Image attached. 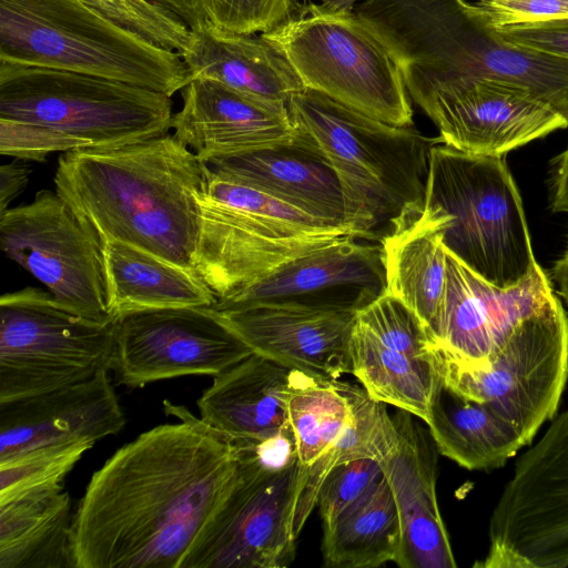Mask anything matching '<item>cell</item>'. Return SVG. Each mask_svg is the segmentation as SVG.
I'll list each match as a JSON object with an SVG mask.
<instances>
[{
	"label": "cell",
	"instance_id": "6da1fadb",
	"mask_svg": "<svg viewBox=\"0 0 568 568\" xmlns=\"http://www.w3.org/2000/svg\"><path fill=\"white\" fill-rule=\"evenodd\" d=\"M118 449L73 513L74 568H182L237 477L233 445L189 409Z\"/></svg>",
	"mask_w": 568,
	"mask_h": 568
},
{
	"label": "cell",
	"instance_id": "7a4b0ae2",
	"mask_svg": "<svg viewBox=\"0 0 568 568\" xmlns=\"http://www.w3.org/2000/svg\"><path fill=\"white\" fill-rule=\"evenodd\" d=\"M206 164L173 134L63 152L57 193L101 241L135 245L194 268Z\"/></svg>",
	"mask_w": 568,
	"mask_h": 568
},
{
	"label": "cell",
	"instance_id": "3957f363",
	"mask_svg": "<svg viewBox=\"0 0 568 568\" xmlns=\"http://www.w3.org/2000/svg\"><path fill=\"white\" fill-rule=\"evenodd\" d=\"M354 11L396 61L409 97L488 78L528 87L568 113V60L507 42L466 0H362Z\"/></svg>",
	"mask_w": 568,
	"mask_h": 568
},
{
	"label": "cell",
	"instance_id": "277c9868",
	"mask_svg": "<svg viewBox=\"0 0 568 568\" xmlns=\"http://www.w3.org/2000/svg\"><path fill=\"white\" fill-rule=\"evenodd\" d=\"M296 129L307 134L341 185L344 225L357 239L422 201L432 149L443 143L413 126L393 125L304 89L287 102Z\"/></svg>",
	"mask_w": 568,
	"mask_h": 568
},
{
	"label": "cell",
	"instance_id": "5b68a950",
	"mask_svg": "<svg viewBox=\"0 0 568 568\" xmlns=\"http://www.w3.org/2000/svg\"><path fill=\"white\" fill-rule=\"evenodd\" d=\"M0 61L91 74L169 97L192 80L178 52L81 0H0Z\"/></svg>",
	"mask_w": 568,
	"mask_h": 568
},
{
	"label": "cell",
	"instance_id": "8992f818",
	"mask_svg": "<svg viewBox=\"0 0 568 568\" xmlns=\"http://www.w3.org/2000/svg\"><path fill=\"white\" fill-rule=\"evenodd\" d=\"M194 268L217 300L352 233L273 195L213 173L199 192ZM353 236V235H352Z\"/></svg>",
	"mask_w": 568,
	"mask_h": 568
},
{
	"label": "cell",
	"instance_id": "52a82bcc",
	"mask_svg": "<svg viewBox=\"0 0 568 568\" xmlns=\"http://www.w3.org/2000/svg\"><path fill=\"white\" fill-rule=\"evenodd\" d=\"M424 200L448 216L446 251L488 283L513 287L537 267L521 196L504 156L436 144Z\"/></svg>",
	"mask_w": 568,
	"mask_h": 568
},
{
	"label": "cell",
	"instance_id": "ba28073f",
	"mask_svg": "<svg viewBox=\"0 0 568 568\" xmlns=\"http://www.w3.org/2000/svg\"><path fill=\"white\" fill-rule=\"evenodd\" d=\"M0 118L37 123L110 149L162 136L171 97L122 81L0 61Z\"/></svg>",
	"mask_w": 568,
	"mask_h": 568
},
{
	"label": "cell",
	"instance_id": "9c48e42d",
	"mask_svg": "<svg viewBox=\"0 0 568 568\" xmlns=\"http://www.w3.org/2000/svg\"><path fill=\"white\" fill-rule=\"evenodd\" d=\"M262 36L283 52L305 89L383 122L413 126L399 67L354 10L329 12L310 2Z\"/></svg>",
	"mask_w": 568,
	"mask_h": 568
},
{
	"label": "cell",
	"instance_id": "30bf717a",
	"mask_svg": "<svg viewBox=\"0 0 568 568\" xmlns=\"http://www.w3.org/2000/svg\"><path fill=\"white\" fill-rule=\"evenodd\" d=\"M432 353L447 388L484 404L528 445L555 417L568 379V315L555 292L515 326L483 368L435 343Z\"/></svg>",
	"mask_w": 568,
	"mask_h": 568
},
{
	"label": "cell",
	"instance_id": "8fae6325",
	"mask_svg": "<svg viewBox=\"0 0 568 568\" xmlns=\"http://www.w3.org/2000/svg\"><path fill=\"white\" fill-rule=\"evenodd\" d=\"M115 321L85 318L49 291L0 298V403L55 390L110 371Z\"/></svg>",
	"mask_w": 568,
	"mask_h": 568
},
{
	"label": "cell",
	"instance_id": "7c38bea8",
	"mask_svg": "<svg viewBox=\"0 0 568 568\" xmlns=\"http://www.w3.org/2000/svg\"><path fill=\"white\" fill-rule=\"evenodd\" d=\"M488 532L476 567H568V410L517 459Z\"/></svg>",
	"mask_w": 568,
	"mask_h": 568
},
{
	"label": "cell",
	"instance_id": "4fadbf2b",
	"mask_svg": "<svg viewBox=\"0 0 568 568\" xmlns=\"http://www.w3.org/2000/svg\"><path fill=\"white\" fill-rule=\"evenodd\" d=\"M0 247L64 306L91 321H115L102 241L57 193L41 190L0 214Z\"/></svg>",
	"mask_w": 568,
	"mask_h": 568
},
{
	"label": "cell",
	"instance_id": "5bb4252c",
	"mask_svg": "<svg viewBox=\"0 0 568 568\" xmlns=\"http://www.w3.org/2000/svg\"><path fill=\"white\" fill-rule=\"evenodd\" d=\"M237 458V457H236ZM308 468L267 471L237 459V477L182 568H284L296 554L294 518Z\"/></svg>",
	"mask_w": 568,
	"mask_h": 568
},
{
	"label": "cell",
	"instance_id": "9a60e30c",
	"mask_svg": "<svg viewBox=\"0 0 568 568\" xmlns=\"http://www.w3.org/2000/svg\"><path fill=\"white\" fill-rule=\"evenodd\" d=\"M459 151L504 156L509 151L568 128V113L539 92L497 79L462 77L410 97Z\"/></svg>",
	"mask_w": 568,
	"mask_h": 568
},
{
	"label": "cell",
	"instance_id": "2e32d148",
	"mask_svg": "<svg viewBox=\"0 0 568 568\" xmlns=\"http://www.w3.org/2000/svg\"><path fill=\"white\" fill-rule=\"evenodd\" d=\"M252 353L209 307L151 310L116 318L110 369L136 388L187 375L216 377Z\"/></svg>",
	"mask_w": 568,
	"mask_h": 568
},
{
	"label": "cell",
	"instance_id": "e0dca14e",
	"mask_svg": "<svg viewBox=\"0 0 568 568\" xmlns=\"http://www.w3.org/2000/svg\"><path fill=\"white\" fill-rule=\"evenodd\" d=\"M209 308L253 353L322 379L352 371L354 306L271 301Z\"/></svg>",
	"mask_w": 568,
	"mask_h": 568
},
{
	"label": "cell",
	"instance_id": "ac0fdd59",
	"mask_svg": "<svg viewBox=\"0 0 568 568\" xmlns=\"http://www.w3.org/2000/svg\"><path fill=\"white\" fill-rule=\"evenodd\" d=\"M552 294V282L539 264L519 284L500 288L446 251L445 283L430 332L432 343L465 364L483 368L515 326Z\"/></svg>",
	"mask_w": 568,
	"mask_h": 568
},
{
	"label": "cell",
	"instance_id": "d6986e66",
	"mask_svg": "<svg viewBox=\"0 0 568 568\" xmlns=\"http://www.w3.org/2000/svg\"><path fill=\"white\" fill-rule=\"evenodd\" d=\"M173 114V135L202 162L293 142L287 104L258 100L220 82L192 79Z\"/></svg>",
	"mask_w": 568,
	"mask_h": 568
},
{
	"label": "cell",
	"instance_id": "ffe728a7",
	"mask_svg": "<svg viewBox=\"0 0 568 568\" xmlns=\"http://www.w3.org/2000/svg\"><path fill=\"white\" fill-rule=\"evenodd\" d=\"M410 413L393 416L397 440L378 463L393 493L402 529V568H455L436 496L437 447Z\"/></svg>",
	"mask_w": 568,
	"mask_h": 568
},
{
	"label": "cell",
	"instance_id": "44dd1931",
	"mask_svg": "<svg viewBox=\"0 0 568 568\" xmlns=\"http://www.w3.org/2000/svg\"><path fill=\"white\" fill-rule=\"evenodd\" d=\"M125 425L109 371L32 397L0 403V462L34 448L94 444Z\"/></svg>",
	"mask_w": 568,
	"mask_h": 568
},
{
	"label": "cell",
	"instance_id": "7402d4cb",
	"mask_svg": "<svg viewBox=\"0 0 568 568\" xmlns=\"http://www.w3.org/2000/svg\"><path fill=\"white\" fill-rule=\"evenodd\" d=\"M344 236L284 264L262 280L217 300L212 308L240 307L260 302L296 301L349 305L338 291H357L377 296L385 290L379 244Z\"/></svg>",
	"mask_w": 568,
	"mask_h": 568
},
{
	"label": "cell",
	"instance_id": "603a6c76",
	"mask_svg": "<svg viewBox=\"0 0 568 568\" xmlns=\"http://www.w3.org/2000/svg\"><path fill=\"white\" fill-rule=\"evenodd\" d=\"M296 130L291 143L204 163L216 175L263 191L324 222L345 226L336 174L313 140Z\"/></svg>",
	"mask_w": 568,
	"mask_h": 568
},
{
	"label": "cell",
	"instance_id": "cb8c5ba5",
	"mask_svg": "<svg viewBox=\"0 0 568 568\" xmlns=\"http://www.w3.org/2000/svg\"><path fill=\"white\" fill-rule=\"evenodd\" d=\"M447 222L444 211L423 199L389 222L379 244L384 292L408 306L429 337L445 283L443 234Z\"/></svg>",
	"mask_w": 568,
	"mask_h": 568
},
{
	"label": "cell",
	"instance_id": "d4e9b609",
	"mask_svg": "<svg viewBox=\"0 0 568 568\" xmlns=\"http://www.w3.org/2000/svg\"><path fill=\"white\" fill-rule=\"evenodd\" d=\"M293 368L252 353L214 377L197 399L200 419L227 440H262L287 424Z\"/></svg>",
	"mask_w": 568,
	"mask_h": 568
},
{
	"label": "cell",
	"instance_id": "484cf974",
	"mask_svg": "<svg viewBox=\"0 0 568 568\" xmlns=\"http://www.w3.org/2000/svg\"><path fill=\"white\" fill-rule=\"evenodd\" d=\"M179 54L192 79L214 80L258 100L287 104L305 89L283 52L262 34L199 27Z\"/></svg>",
	"mask_w": 568,
	"mask_h": 568
},
{
	"label": "cell",
	"instance_id": "4316f807",
	"mask_svg": "<svg viewBox=\"0 0 568 568\" xmlns=\"http://www.w3.org/2000/svg\"><path fill=\"white\" fill-rule=\"evenodd\" d=\"M102 246L114 318L151 310L212 307L217 302L195 270L121 241L105 240Z\"/></svg>",
	"mask_w": 568,
	"mask_h": 568
},
{
	"label": "cell",
	"instance_id": "83f0119b",
	"mask_svg": "<svg viewBox=\"0 0 568 568\" xmlns=\"http://www.w3.org/2000/svg\"><path fill=\"white\" fill-rule=\"evenodd\" d=\"M63 486L0 504V568H74Z\"/></svg>",
	"mask_w": 568,
	"mask_h": 568
},
{
	"label": "cell",
	"instance_id": "f1b7e54d",
	"mask_svg": "<svg viewBox=\"0 0 568 568\" xmlns=\"http://www.w3.org/2000/svg\"><path fill=\"white\" fill-rule=\"evenodd\" d=\"M426 425L438 453L469 470L499 468L526 446L511 425L442 381Z\"/></svg>",
	"mask_w": 568,
	"mask_h": 568
},
{
	"label": "cell",
	"instance_id": "f546056e",
	"mask_svg": "<svg viewBox=\"0 0 568 568\" xmlns=\"http://www.w3.org/2000/svg\"><path fill=\"white\" fill-rule=\"evenodd\" d=\"M349 356L351 374L372 398L406 410L427 424L440 383L434 358H415L397 352L356 321Z\"/></svg>",
	"mask_w": 568,
	"mask_h": 568
},
{
	"label": "cell",
	"instance_id": "4dcf8cb0",
	"mask_svg": "<svg viewBox=\"0 0 568 568\" xmlns=\"http://www.w3.org/2000/svg\"><path fill=\"white\" fill-rule=\"evenodd\" d=\"M323 530L326 567L374 568L396 562L402 541L400 520L385 476Z\"/></svg>",
	"mask_w": 568,
	"mask_h": 568
},
{
	"label": "cell",
	"instance_id": "1f68e13d",
	"mask_svg": "<svg viewBox=\"0 0 568 568\" xmlns=\"http://www.w3.org/2000/svg\"><path fill=\"white\" fill-rule=\"evenodd\" d=\"M344 383L353 408V418L339 438L308 468L298 496L294 529L298 536L316 506L317 494L326 475L337 465L361 458L379 460L397 440V428L386 404L372 398L365 388Z\"/></svg>",
	"mask_w": 568,
	"mask_h": 568
},
{
	"label": "cell",
	"instance_id": "d6a6232c",
	"mask_svg": "<svg viewBox=\"0 0 568 568\" xmlns=\"http://www.w3.org/2000/svg\"><path fill=\"white\" fill-rule=\"evenodd\" d=\"M287 416L298 460L310 467L339 438L353 418V408L343 382L293 369Z\"/></svg>",
	"mask_w": 568,
	"mask_h": 568
},
{
	"label": "cell",
	"instance_id": "836d02e7",
	"mask_svg": "<svg viewBox=\"0 0 568 568\" xmlns=\"http://www.w3.org/2000/svg\"><path fill=\"white\" fill-rule=\"evenodd\" d=\"M93 444L77 443L34 448L0 462V504L62 486Z\"/></svg>",
	"mask_w": 568,
	"mask_h": 568
},
{
	"label": "cell",
	"instance_id": "e575fe53",
	"mask_svg": "<svg viewBox=\"0 0 568 568\" xmlns=\"http://www.w3.org/2000/svg\"><path fill=\"white\" fill-rule=\"evenodd\" d=\"M292 18L291 0H192L187 27L234 34H263Z\"/></svg>",
	"mask_w": 568,
	"mask_h": 568
},
{
	"label": "cell",
	"instance_id": "d590c367",
	"mask_svg": "<svg viewBox=\"0 0 568 568\" xmlns=\"http://www.w3.org/2000/svg\"><path fill=\"white\" fill-rule=\"evenodd\" d=\"M106 19L155 45L178 53L190 42L191 30L176 14L153 0H81Z\"/></svg>",
	"mask_w": 568,
	"mask_h": 568
},
{
	"label": "cell",
	"instance_id": "8d00e7d4",
	"mask_svg": "<svg viewBox=\"0 0 568 568\" xmlns=\"http://www.w3.org/2000/svg\"><path fill=\"white\" fill-rule=\"evenodd\" d=\"M356 322L384 345L410 357L433 359L432 341L416 314L383 292L356 312Z\"/></svg>",
	"mask_w": 568,
	"mask_h": 568
},
{
	"label": "cell",
	"instance_id": "74e56055",
	"mask_svg": "<svg viewBox=\"0 0 568 568\" xmlns=\"http://www.w3.org/2000/svg\"><path fill=\"white\" fill-rule=\"evenodd\" d=\"M383 477L381 464L372 458L348 460L335 466L324 478L317 494L316 505L323 528L374 489Z\"/></svg>",
	"mask_w": 568,
	"mask_h": 568
},
{
	"label": "cell",
	"instance_id": "f35d334b",
	"mask_svg": "<svg viewBox=\"0 0 568 568\" xmlns=\"http://www.w3.org/2000/svg\"><path fill=\"white\" fill-rule=\"evenodd\" d=\"M85 142L45 125L0 118V153L18 160L44 161L53 152L87 149Z\"/></svg>",
	"mask_w": 568,
	"mask_h": 568
},
{
	"label": "cell",
	"instance_id": "ab89813d",
	"mask_svg": "<svg viewBox=\"0 0 568 568\" xmlns=\"http://www.w3.org/2000/svg\"><path fill=\"white\" fill-rule=\"evenodd\" d=\"M494 29L568 18V0H475Z\"/></svg>",
	"mask_w": 568,
	"mask_h": 568
},
{
	"label": "cell",
	"instance_id": "60d3db41",
	"mask_svg": "<svg viewBox=\"0 0 568 568\" xmlns=\"http://www.w3.org/2000/svg\"><path fill=\"white\" fill-rule=\"evenodd\" d=\"M495 30L507 42L568 60V18Z\"/></svg>",
	"mask_w": 568,
	"mask_h": 568
},
{
	"label": "cell",
	"instance_id": "b9f144b4",
	"mask_svg": "<svg viewBox=\"0 0 568 568\" xmlns=\"http://www.w3.org/2000/svg\"><path fill=\"white\" fill-rule=\"evenodd\" d=\"M31 170L17 161L2 164L0 168V214L9 209V204L24 190Z\"/></svg>",
	"mask_w": 568,
	"mask_h": 568
},
{
	"label": "cell",
	"instance_id": "7bdbcfd3",
	"mask_svg": "<svg viewBox=\"0 0 568 568\" xmlns=\"http://www.w3.org/2000/svg\"><path fill=\"white\" fill-rule=\"evenodd\" d=\"M551 210L568 213V148L555 159Z\"/></svg>",
	"mask_w": 568,
	"mask_h": 568
},
{
	"label": "cell",
	"instance_id": "ee69618b",
	"mask_svg": "<svg viewBox=\"0 0 568 568\" xmlns=\"http://www.w3.org/2000/svg\"><path fill=\"white\" fill-rule=\"evenodd\" d=\"M552 278L557 284L556 294L568 305V244L552 267Z\"/></svg>",
	"mask_w": 568,
	"mask_h": 568
},
{
	"label": "cell",
	"instance_id": "f6af8a7d",
	"mask_svg": "<svg viewBox=\"0 0 568 568\" xmlns=\"http://www.w3.org/2000/svg\"><path fill=\"white\" fill-rule=\"evenodd\" d=\"M165 9L176 14L183 22L186 23L190 17V8L192 0H153Z\"/></svg>",
	"mask_w": 568,
	"mask_h": 568
},
{
	"label": "cell",
	"instance_id": "bcb514c9",
	"mask_svg": "<svg viewBox=\"0 0 568 568\" xmlns=\"http://www.w3.org/2000/svg\"><path fill=\"white\" fill-rule=\"evenodd\" d=\"M362 0H318L315 2L321 9L329 12L352 11Z\"/></svg>",
	"mask_w": 568,
	"mask_h": 568
},
{
	"label": "cell",
	"instance_id": "7dc6e473",
	"mask_svg": "<svg viewBox=\"0 0 568 568\" xmlns=\"http://www.w3.org/2000/svg\"><path fill=\"white\" fill-rule=\"evenodd\" d=\"M311 0H291L292 3V17L295 16L300 10L307 6Z\"/></svg>",
	"mask_w": 568,
	"mask_h": 568
}]
</instances>
